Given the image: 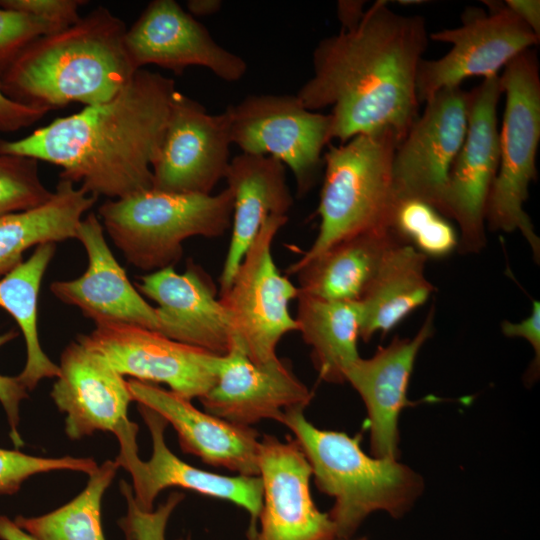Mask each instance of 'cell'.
I'll use <instances>...</instances> for the list:
<instances>
[{
	"mask_svg": "<svg viewBox=\"0 0 540 540\" xmlns=\"http://www.w3.org/2000/svg\"><path fill=\"white\" fill-rule=\"evenodd\" d=\"M77 341L102 356L122 376L166 384L188 400L200 399L211 389L223 357L125 323L96 324Z\"/></svg>",
	"mask_w": 540,
	"mask_h": 540,
	"instance_id": "cell-11",
	"label": "cell"
},
{
	"mask_svg": "<svg viewBox=\"0 0 540 540\" xmlns=\"http://www.w3.org/2000/svg\"><path fill=\"white\" fill-rule=\"evenodd\" d=\"M469 98L460 86L439 90L425 102L394 153L396 203L422 201L443 215L448 174L466 137Z\"/></svg>",
	"mask_w": 540,
	"mask_h": 540,
	"instance_id": "cell-12",
	"label": "cell"
},
{
	"mask_svg": "<svg viewBox=\"0 0 540 540\" xmlns=\"http://www.w3.org/2000/svg\"><path fill=\"white\" fill-rule=\"evenodd\" d=\"M78 239L86 250L88 267L76 279L54 281L51 292L100 323H125L158 331L155 307L132 285L104 237L99 217L91 212L79 223Z\"/></svg>",
	"mask_w": 540,
	"mask_h": 540,
	"instance_id": "cell-21",
	"label": "cell"
},
{
	"mask_svg": "<svg viewBox=\"0 0 540 540\" xmlns=\"http://www.w3.org/2000/svg\"><path fill=\"white\" fill-rule=\"evenodd\" d=\"M391 227L425 256L443 257L458 247L455 229L434 207L418 200L396 203Z\"/></svg>",
	"mask_w": 540,
	"mask_h": 540,
	"instance_id": "cell-31",
	"label": "cell"
},
{
	"mask_svg": "<svg viewBox=\"0 0 540 540\" xmlns=\"http://www.w3.org/2000/svg\"><path fill=\"white\" fill-rule=\"evenodd\" d=\"M55 251L53 242L37 245L26 261L0 279V307L15 319L26 343V364L16 377L27 391L34 390L42 379L59 375V366L41 348L37 325L39 290Z\"/></svg>",
	"mask_w": 540,
	"mask_h": 540,
	"instance_id": "cell-29",
	"label": "cell"
},
{
	"mask_svg": "<svg viewBox=\"0 0 540 540\" xmlns=\"http://www.w3.org/2000/svg\"><path fill=\"white\" fill-rule=\"evenodd\" d=\"M18 333L10 330L0 334V347L16 338ZM28 397L27 389L19 382L17 377L3 376L0 374V402L7 414L10 425V438L16 449L22 447L24 442L18 432L19 405Z\"/></svg>",
	"mask_w": 540,
	"mask_h": 540,
	"instance_id": "cell-37",
	"label": "cell"
},
{
	"mask_svg": "<svg viewBox=\"0 0 540 540\" xmlns=\"http://www.w3.org/2000/svg\"><path fill=\"white\" fill-rule=\"evenodd\" d=\"M98 196L60 179L44 204L0 218V277L23 261L30 247L75 238L82 216Z\"/></svg>",
	"mask_w": 540,
	"mask_h": 540,
	"instance_id": "cell-27",
	"label": "cell"
},
{
	"mask_svg": "<svg viewBox=\"0 0 540 540\" xmlns=\"http://www.w3.org/2000/svg\"><path fill=\"white\" fill-rule=\"evenodd\" d=\"M175 91L172 78L139 69L109 101L57 118L26 137L0 139V154L59 166L60 179L90 194L126 197L152 187V164Z\"/></svg>",
	"mask_w": 540,
	"mask_h": 540,
	"instance_id": "cell-2",
	"label": "cell"
},
{
	"mask_svg": "<svg viewBox=\"0 0 540 540\" xmlns=\"http://www.w3.org/2000/svg\"><path fill=\"white\" fill-rule=\"evenodd\" d=\"M118 468L115 461H105L73 500L42 516H17L15 524L38 540H105L101 503Z\"/></svg>",
	"mask_w": 540,
	"mask_h": 540,
	"instance_id": "cell-30",
	"label": "cell"
},
{
	"mask_svg": "<svg viewBox=\"0 0 540 540\" xmlns=\"http://www.w3.org/2000/svg\"><path fill=\"white\" fill-rule=\"evenodd\" d=\"M505 111L499 130V165L485 211L492 231H520L534 259H540V239L524 210L530 183L537 177L540 141V75L533 49L511 60L499 76Z\"/></svg>",
	"mask_w": 540,
	"mask_h": 540,
	"instance_id": "cell-7",
	"label": "cell"
},
{
	"mask_svg": "<svg viewBox=\"0 0 540 540\" xmlns=\"http://www.w3.org/2000/svg\"><path fill=\"white\" fill-rule=\"evenodd\" d=\"M260 474L263 504L260 530L249 540H335L328 513L315 505L310 492V465L295 439L272 435L261 439Z\"/></svg>",
	"mask_w": 540,
	"mask_h": 540,
	"instance_id": "cell-17",
	"label": "cell"
},
{
	"mask_svg": "<svg viewBox=\"0 0 540 540\" xmlns=\"http://www.w3.org/2000/svg\"><path fill=\"white\" fill-rule=\"evenodd\" d=\"M428 38L423 17L378 0L355 28L320 40L296 96L311 111L332 108V140L380 130L402 140L419 116L416 72Z\"/></svg>",
	"mask_w": 540,
	"mask_h": 540,
	"instance_id": "cell-1",
	"label": "cell"
},
{
	"mask_svg": "<svg viewBox=\"0 0 540 540\" xmlns=\"http://www.w3.org/2000/svg\"><path fill=\"white\" fill-rule=\"evenodd\" d=\"M288 216L270 215L246 251L229 288L219 294L234 344L256 364L278 358L281 338L297 331L289 304L299 293L275 265L272 244Z\"/></svg>",
	"mask_w": 540,
	"mask_h": 540,
	"instance_id": "cell-8",
	"label": "cell"
},
{
	"mask_svg": "<svg viewBox=\"0 0 540 540\" xmlns=\"http://www.w3.org/2000/svg\"><path fill=\"white\" fill-rule=\"evenodd\" d=\"M139 293L157 303L162 335L217 355L234 344L227 314L210 275L188 260L183 273L167 267L139 277Z\"/></svg>",
	"mask_w": 540,
	"mask_h": 540,
	"instance_id": "cell-19",
	"label": "cell"
},
{
	"mask_svg": "<svg viewBox=\"0 0 540 540\" xmlns=\"http://www.w3.org/2000/svg\"><path fill=\"white\" fill-rule=\"evenodd\" d=\"M232 144L242 153L269 156L287 166L297 196L306 195L323 168L332 119L304 107L296 95L251 94L226 108Z\"/></svg>",
	"mask_w": 540,
	"mask_h": 540,
	"instance_id": "cell-9",
	"label": "cell"
},
{
	"mask_svg": "<svg viewBox=\"0 0 540 540\" xmlns=\"http://www.w3.org/2000/svg\"><path fill=\"white\" fill-rule=\"evenodd\" d=\"M60 29L37 16L0 7V74L29 44Z\"/></svg>",
	"mask_w": 540,
	"mask_h": 540,
	"instance_id": "cell-34",
	"label": "cell"
},
{
	"mask_svg": "<svg viewBox=\"0 0 540 540\" xmlns=\"http://www.w3.org/2000/svg\"><path fill=\"white\" fill-rule=\"evenodd\" d=\"M83 0H0V7L31 14L50 21L60 28L77 22Z\"/></svg>",
	"mask_w": 540,
	"mask_h": 540,
	"instance_id": "cell-36",
	"label": "cell"
},
{
	"mask_svg": "<svg viewBox=\"0 0 540 540\" xmlns=\"http://www.w3.org/2000/svg\"><path fill=\"white\" fill-rule=\"evenodd\" d=\"M365 1L340 0L337 3V17L341 23V30L355 28L362 20L365 10Z\"/></svg>",
	"mask_w": 540,
	"mask_h": 540,
	"instance_id": "cell-41",
	"label": "cell"
},
{
	"mask_svg": "<svg viewBox=\"0 0 540 540\" xmlns=\"http://www.w3.org/2000/svg\"><path fill=\"white\" fill-rule=\"evenodd\" d=\"M434 310L412 338L397 336L370 358L359 357L345 372V381L357 391L366 410L371 451L375 457L397 458L398 420L410 405V377L421 347L432 336Z\"/></svg>",
	"mask_w": 540,
	"mask_h": 540,
	"instance_id": "cell-23",
	"label": "cell"
},
{
	"mask_svg": "<svg viewBox=\"0 0 540 540\" xmlns=\"http://www.w3.org/2000/svg\"><path fill=\"white\" fill-rule=\"evenodd\" d=\"M188 13L193 17H204L214 15L222 7L220 0H189L187 1Z\"/></svg>",
	"mask_w": 540,
	"mask_h": 540,
	"instance_id": "cell-42",
	"label": "cell"
},
{
	"mask_svg": "<svg viewBox=\"0 0 540 540\" xmlns=\"http://www.w3.org/2000/svg\"><path fill=\"white\" fill-rule=\"evenodd\" d=\"M426 261L427 256L406 242L386 253L359 300L364 342L377 332L388 333L429 299L434 287L425 275Z\"/></svg>",
	"mask_w": 540,
	"mask_h": 540,
	"instance_id": "cell-26",
	"label": "cell"
},
{
	"mask_svg": "<svg viewBox=\"0 0 540 540\" xmlns=\"http://www.w3.org/2000/svg\"><path fill=\"white\" fill-rule=\"evenodd\" d=\"M92 458L64 456L60 458L37 457L18 450L0 448V495L16 493L30 476L57 470L78 471L89 476L97 471Z\"/></svg>",
	"mask_w": 540,
	"mask_h": 540,
	"instance_id": "cell-33",
	"label": "cell"
},
{
	"mask_svg": "<svg viewBox=\"0 0 540 540\" xmlns=\"http://www.w3.org/2000/svg\"><path fill=\"white\" fill-rule=\"evenodd\" d=\"M0 539L1 540H38L26 531L18 527L14 521L6 516H0Z\"/></svg>",
	"mask_w": 540,
	"mask_h": 540,
	"instance_id": "cell-43",
	"label": "cell"
},
{
	"mask_svg": "<svg viewBox=\"0 0 540 540\" xmlns=\"http://www.w3.org/2000/svg\"><path fill=\"white\" fill-rule=\"evenodd\" d=\"M296 299L297 331L312 349L320 378L328 383L346 382V370L360 357V302L327 300L301 292Z\"/></svg>",
	"mask_w": 540,
	"mask_h": 540,
	"instance_id": "cell-28",
	"label": "cell"
},
{
	"mask_svg": "<svg viewBox=\"0 0 540 540\" xmlns=\"http://www.w3.org/2000/svg\"><path fill=\"white\" fill-rule=\"evenodd\" d=\"M312 393L279 358L256 364L236 345L223 355L215 383L200 401L206 412L251 426L264 419L281 422L285 412L304 408Z\"/></svg>",
	"mask_w": 540,
	"mask_h": 540,
	"instance_id": "cell-20",
	"label": "cell"
},
{
	"mask_svg": "<svg viewBox=\"0 0 540 540\" xmlns=\"http://www.w3.org/2000/svg\"><path fill=\"white\" fill-rule=\"evenodd\" d=\"M230 118L209 114L198 101L175 91L156 159L152 187L172 193L211 194L230 165Z\"/></svg>",
	"mask_w": 540,
	"mask_h": 540,
	"instance_id": "cell-14",
	"label": "cell"
},
{
	"mask_svg": "<svg viewBox=\"0 0 540 540\" xmlns=\"http://www.w3.org/2000/svg\"><path fill=\"white\" fill-rule=\"evenodd\" d=\"M124 46L136 70L153 64L181 75L189 66H201L226 82H236L248 68L175 0L151 1L126 29Z\"/></svg>",
	"mask_w": 540,
	"mask_h": 540,
	"instance_id": "cell-16",
	"label": "cell"
},
{
	"mask_svg": "<svg viewBox=\"0 0 540 540\" xmlns=\"http://www.w3.org/2000/svg\"><path fill=\"white\" fill-rule=\"evenodd\" d=\"M337 540V539H335ZM338 540H347V539H338ZM357 540H366V538H360V539H357Z\"/></svg>",
	"mask_w": 540,
	"mask_h": 540,
	"instance_id": "cell-44",
	"label": "cell"
},
{
	"mask_svg": "<svg viewBox=\"0 0 540 540\" xmlns=\"http://www.w3.org/2000/svg\"><path fill=\"white\" fill-rule=\"evenodd\" d=\"M225 180L233 194V212L231 239L220 276V293L229 288L267 217L287 216L294 204L285 166L273 157L241 153L231 159Z\"/></svg>",
	"mask_w": 540,
	"mask_h": 540,
	"instance_id": "cell-24",
	"label": "cell"
},
{
	"mask_svg": "<svg viewBox=\"0 0 540 540\" xmlns=\"http://www.w3.org/2000/svg\"><path fill=\"white\" fill-rule=\"evenodd\" d=\"M52 195L40 179L37 160L0 154V218L38 207Z\"/></svg>",
	"mask_w": 540,
	"mask_h": 540,
	"instance_id": "cell-32",
	"label": "cell"
},
{
	"mask_svg": "<svg viewBox=\"0 0 540 540\" xmlns=\"http://www.w3.org/2000/svg\"><path fill=\"white\" fill-rule=\"evenodd\" d=\"M48 111L8 98L0 86V132H15L40 120Z\"/></svg>",
	"mask_w": 540,
	"mask_h": 540,
	"instance_id": "cell-38",
	"label": "cell"
},
{
	"mask_svg": "<svg viewBox=\"0 0 540 540\" xmlns=\"http://www.w3.org/2000/svg\"><path fill=\"white\" fill-rule=\"evenodd\" d=\"M505 4L540 37V1L506 0Z\"/></svg>",
	"mask_w": 540,
	"mask_h": 540,
	"instance_id": "cell-40",
	"label": "cell"
},
{
	"mask_svg": "<svg viewBox=\"0 0 540 540\" xmlns=\"http://www.w3.org/2000/svg\"><path fill=\"white\" fill-rule=\"evenodd\" d=\"M51 397L66 414L65 432L71 440L97 431L112 432L117 438L138 431L127 416L133 400L124 376L77 340L61 354Z\"/></svg>",
	"mask_w": 540,
	"mask_h": 540,
	"instance_id": "cell-18",
	"label": "cell"
},
{
	"mask_svg": "<svg viewBox=\"0 0 540 540\" xmlns=\"http://www.w3.org/2000/svg\"><path fill=\"white\" fill-rule=\"evenodd\" d=\"M233 194L172 193L153 187L98 209L99 219L126 260L145 271L174 265L191 237L217 238L231 227Z\"/></svg>",
	"mask_w": 540,
	"mask_h": 540,
	"instance_id": "cell-6",
	"label": "cell"
},
{
	"mask_svg": "<svg viewBox=\"0 0 540 540\" xmlns=\"http://www.w3.org/2000/svg\"><path fill=\"white\" fill-rule=\"evenodd\" d=\"M182 495L174 493L169 497L166 504L157 512L140 511L131 499L128 500V517L123 520V529L129 540H165V526L168 517Z\"/></svg>",
	"mask_w": 540,
	"mask_h": 540,
	"instance_id": "cell-35",
	"label": "cell"
},
{
	"mask_svg": "<svg viewBox=\"0 0 540 540\" xmlns=\"http://www.w3.org/2000/svg\"><path fill=\"white\" fill-rule=\"evenodd\" d=\"M502 333L507 337H520L527 340L534 350V362L532 365L533 375H536L540 364V303L536 300L532 303L529 316L520 322L503 321Z\"/></svg>",
	"mask_w": 540,
	"mask_h": 540,
	"instance_id": "cell-39",
	"label": "cell"
},
{
	"mask_svg": "<svg viewBox=\"0 0 540 540\" xmlns=\"http://www.w3.org/2000/svg\"><path fill=\"white\" fill-rule=\"evenodd\" d=\"M400 141L393 131L380 130L328 146L317 209L319 231L311 247L289 266L288 274L343 239L391 227L396 206L392 164Z\"/></svg>",
	"mask_w": 540,
	"mask_h": 540,
	"instance_id": "cell-5",
	"label": "cell"
},
{
	"mask_svg": "<svg viewBox=\"0 0 540 540\" xmlns=\"http://www.w3.org/2000/svg\"><path fill=\"white\" fill-rule=\"evenodd\" d=\"M180 540H191V538H190V537H187L186 539H180Z\"/></svg>",
	"mask_w": 540,
	"mask_h": 540,
	"instance_id": "cell-45",
	"label": "cell"
},
{
	"mask_svg": "<svg viewBox=\"0 0 540 540\" xmlns=\"http://www.w3.org/2000/svg\"><path fill=\"white\" fill-rule=\"evenodd\" d=\"M125 23L99 6L77 22L29 44L0 74L2 92L50 111L112 99L137 71L125 46Z\"/></svg>",
	"mask_w": 540,
	"mask_h": 540,
	"instance_id": "cell-3",
	"label": "cell"
},
{
	"mask_svg": "<svg viewBox=\"0 0 540 540\" xmlns=\"http://www.w3.org/2000/svg\"><path fill=\"white\" fill-rule=\"evenodd\" d=\"M295 436L317 488L334 499L328 513L337 539H348L375 511L402 517L421 494L422 478L396 458L367 455L360 436L315 427L304 408L285 412L281 422Z\"/></svg>",
	"mask_w": 540,
	"mask_h": 540,
	"instance_id": "cell-4",
	"label": "cell"
},
{
	"mask_svg": "<svg viewBox=\"0 0 540 540\" xmlns=\"http://www.w3.org/2000/svg\"><path fill=\"white\" fill-rule=\"evenodd\" d=\"M405 242L392 227L343 239L292 270L299 292L336 301H359L386 253Z\"/></svg>",
	"mask_w": 540,
	"mask_h": 540,
	"instance_id": "cell-25",
	"label": "cell"
},
{
	"mask_svg": "<svg viewBox=\"0 0 540 540\" xmlns=\"http://www.w3.org/2000/svg\"><path fill=\"white\" fill-rule=\"evenodd\" d=\"M127 384L133 401L149 407L173 426L184 452L213 467L259 476L261 440L254 428L200 411L190 400L155 384L136 379Z\"/></svg>",
	"mask_w": 540,
	"mask_h": 540,
	"instance_id": "cell-22",
	"label": "cell"
},
{
	"mask_svg": "<svg viewBox=\"0 0 540 540\" xmlns=\"http://www.w3.org/2000/svg\"><path fill=\"white\" fill-rule=\"evenodd\" d=\"M152 438L153 452L148 461L138 456L136 439L120 442L115 462L133 479L132 501L142 512H152L158 494L169 487H180L201 495L223 499L245 509L250 515L248 539L257 531L263 504V485L259 476H225L193 467L167 447L164 430L167 422L147 406L138 404Z\"/></svg>",
	"mask_w": 540,
	"mask_h": 540,
	"instance_id": "cell-15",
	"label": "cell"
},
{
	"mask_svg": "<svg viewBox=\"0 0 540 540\" xmlns=\"http://www.w3.org/2000/svg\"><path fill=\"white\" fill-rule=\"evenodd\" d=\"M501 94L499 75L470 91L466 137L448 174L443 216L456 221L462 253H479L486 245V204L499 165Z\"/></svg>",
	"mask_w": 540,
	"mask_h": 540,
	"instance_id": "cell-13",
	"label": "cell"
},
{
	"mask_svg": "<svg viewBox=\"0 0 540 540\" xmlns=\"http://www.w3.org/2000/svg\"><path fill=\"white\" fill-rule=\"evenodd\" d=\"M487 9L469 6L458 27L429 35L450 43L441 58L421 59L416 72L418 102L425 103L442 89L460 87L463 80L497 76L511 60L539 43L536 35L504 1H484Z\"/></svg>",
	"mask_w": 540,
	"mask_h": 540,
	"instance_id": "cell-10",
	"label": "cell"
}]
</instances>
